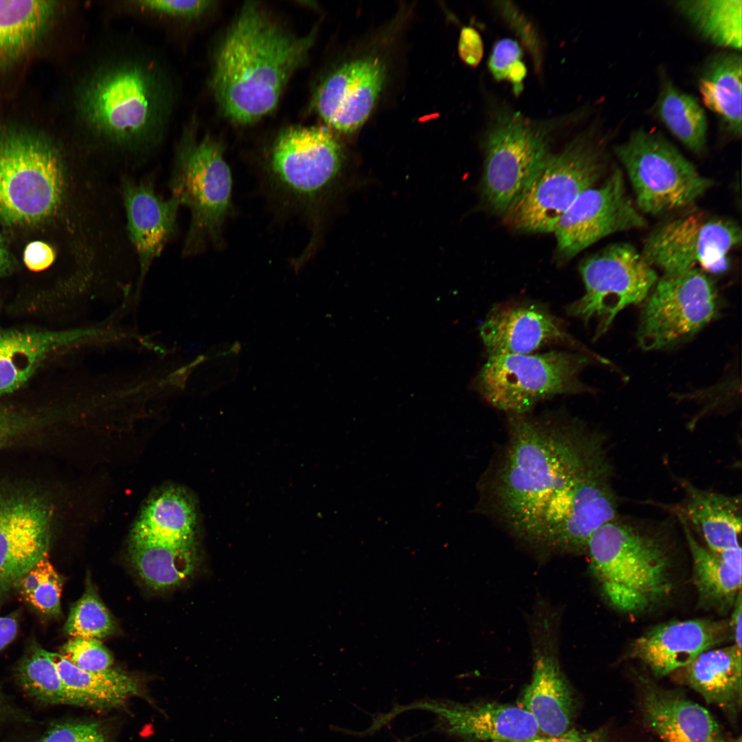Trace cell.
<instances>
[{"mask_svg": "<svg viewBox=\"0 0 742 742\" xmlns=\"http://www.w3.org/2000/svg\"><path fill=\"white\" fill-rule=\"evenodd\" d=\"M730 742H741V736H739V737H737V738H735V739H732V741H731Z\"/></svg>", "mask_w": 742, "mask_h": 742, "instance_id": "50", "label": "cell"}, {"mask_svg": "<svg viewBox=\"0 0 742 742\" xmlns=\"http://www.w3.org/2000/svg\"><path fill=\"white\" fill-rule=\"evenodd\" d=\"M436 715L448 734L469 741L517 742L539 736L538 726L524 708L506 704H464L440 701L405 706Z\"/></svg>", "mask_w": 742, "mask_h": 742, "instance_id": "21", "label": "cell"}, {"mask_svg": "<svg viewBox=\"0 0 742 742\" xmlns=\"http://www.w3.org/2000/svg\"><path fill=\"white\" fill-rule=\"evenodd\" d=\"M589 363L588 355L582 352L490 356L475 386L493 407L510 415L526 414L550 397L592 391L580 379Z\"/></svg>", "mask_w": 742, "mask_h": 742, "instance_id": "9", "label": "cell"}, {"mask_svg": "<svg viewBox=\"0 0 742 742\" xmlns=\"http://www.w3.org/2000/svg\"><path fill=\"white\" fill-rule=\"evenodd\" d=\"M637 208L660 215L691 206L712 186L660 132L639 128L616 146Z\"/></svg>", "mask_w": 742, "mask_h": 742, "instance_id": "11", "label": "cell"}, {"mask_svg": "<svg viewBox=\"0 0 742 742\" xmlns=\"http://www.w3.org/2000/svg\"><path fill=\"white\" fill-rule=\"evenodd\" d=\"M49 418L44 409L0 403V448L17 445L38 434Z\"/></svg>", "mask_w": 742, "mask_h": 742, "instance_id": "38", "label": "cell"}, {"mask_svg": "<svg viewBox=\"0 0 742 742\" xmlns=\"http://www.w3.org/2000/svg\"><path fill=\"white\" fill-rule=\"evenodd\" d=\"M122 197L129 236L144 275L175 232L180 204L173 196L160 198L148 181L126 180Z\"/></svg>", "mask_w": 742, "mask_h": 742, "instance_id": "25", "label": "cell"}, {"mask_svg": "<svg viewBox=\"0 0 742 742\" xmlns=\"http://www.w3.org/2000/svg\"><path fill=\"white\" fill-rule=\"evenodd\" d=\"M490 356L528 355L554 343H578L550 310L539 303H502L493 308L479 328Z\"/></svg>", "mask_w": 742, "mask_h": 742, "instance_id": "19", "label": "cell"}, {"mask_svg": "<svg viewBox=\"0 0 742 742\" xmlns=\"http://www.w3.org/2000/svg\"><path fill=\"white\" fill-rule=\"evenodd\" d=\"M692 556L694 583L705 605L720 610L733 607L741 592V571L730 566L701 545L685 519L678 515Z\"/></svg>", "mask_w": 742, "mask_h": 742, "instance_id": "33", "label": "cell"}, {"mask_svg": "<svg viewBox=\"0 0 742 742\" xmlns=\"http://www.w3.org/2000/svg\"><path fill=\"white\" fill-rule=\"evenodd\" d=\"M38 742H109L100 721L74 720L55 724Z\"/></svg>", "mask_w": 742, "mask_h": 742, "instance_id": "41", "label": "cell"}, {"mask_svg": "<svg viewBox=\"0 0 742 742\" xmlns=\"http://www.w3.org/2000/svg\"><path fill=\"white\" fill-rule=\"evenodd\" d=\"M676 10L704 38L719 47L741 49V0H680Z\"/></svg>", "mask_w": 742, "mask_h": 742, "instance_id": "34", "label": "cell"}, {"mask_svg": "<svg viewBox=\"0 0 742 742\" xmlns=\"http://www.w3.org/2000/svg\"><path fill=\"white\" fill-rule=\"evenodd\" d=\"M646 224L627 193L622 171L616 167L603 183L583 192L561 217L554 230L557 251L569 259L603 238Z\"/></svg>", "mask_w": 742, "mask_h": 742, "instance_id": "17", "label": "cell"}, {"mask_svg": "<svg viewBox=\"0 0 742 742\" xmlns=\"http://www.w3.org/2000/svg\"><path fill=\"white\" fill-rule=\"evenodd\" d=\"M579 271L585 291L567 313L587 323L594 319L596 338L624 308L644 300L657 280L653 267L626 243L611 244L585 259Z\"/></svg>", "mask_w": 742, "mask_h": 742, "instance_id": "14", "label": "cell"}, {"mask_svg": "<svg viewBox=\"0 0 742 742\" xmlns=\"http://www.w3.org/2000/svg\"><path fill=\"white\" fill-rule=\"evenodd\" d=\"M116 629L115 621L96 592L89 575L85 591L73 605L65 625L71 638H105Z\"/></svg>", "mask_w": 742, "mask_h": 742, "instance_id": "36", "label": "cell"}, {"mask_svg": "<svg viewBox=\"0 0 742 742\" xmlns=\"http://www.w3.org/2000/svg\"><path fill=\"white\" fill-rule=\"evenodd\" d=\"M681 669L686 684L708 704L731 713L740 708L741 651L733 644L708 649Z\"/></svg>", "mask_w": 742, "mask_h": 742, "instance_id": "29", "label": "cell"}, {"mask_svg": "<svg viewBox=\"0 0 742 742\" xmlns=\"http://www.w3.org/2000/svg\"><path fill=\"white\" fill-rule=\"evenodd\" d=\"M16 266V261L9 249L5 238L0 233V278L12 273Z\"/></svg>", "mask_w": 742, "mask_h": 742, "instance_id": "49", "label": "cell"}, {"mask_svg": "<svg viewBox=\"0 0 742 742\" xmlns=\"http://www.w3.org/2000/svg\"><path fill=\"white\" fill-rule=\"evenodd\" d=\"M535 647L533 673L524 691L523 708L535 719L539 732L559 737L570 730L575 712L571 687L561 669L550 623L543 620Z\"/></svg>", "mask_w": 742, "mask_h": 742, "instance_id": "22", "label": "cell"}, {"mask_svg": "<svg viewBox=\"0 0 742 742\" xmlns=\"http://www.w3.org/2000/svg\"><path fill=\"white\" fill-rule=\"evenodd\" d=\"M58 6L51 0H0V71L17 64L39 44Z\"/></svg>", "mask_w": 742, "mask_h": 742, "instance_id": "28", "label": "cell"}, {"mask_svg": "<svg viewBox=\"0 0 742 742\" xmlns=\"http://www.w3.org/2000/svg\"><path fill=\"white\" fill-rule=\"evenodd\" d=\"M680 484L684 498L677 515L701 535L708 549L719 554L740 548L741 495L702 489L683 479Z\"/></svg>", "mask_w": 742, "mask_h": 742, "instance_id": "26", "label": "cell"}, {"mask_svg": "<svg viewBox=\"0 0 742 742\" xmlns=\"http://www.w3.org/2000/svg\"><path fill=\"white\" fill-rule=\"evenodd\" d=\"M211 1H137L135 5L155 14L175 19H192L203 15L214 4Z\"/></svg>", "mask_w": 742, "mask_h": 742, "instance_id": "43", "label": "cell"}, {"mask_svg": "<svg viewBox=\"0 0 742 742\" xmlns=\"http://www.w3.org/2000/svg\"><path fill=\"white\" fill-rule=\"evenodd\" d=\"M74 706L104 710L120 708L142 693L137 680L113 668L102 671L79 668L60 653L48 651Z\"/></svg>", "mask_w": 742, "mask_h": 742, "instance_id": "30", "label": "cell"}, {"mask_svg": "<svg viewBox=\"0 0 742 742\" xmlns=\"http://www.w3.org/2000/svg\"><path fill=\"white\" fill-rule=\"evenodd\" d=\"M715 286L697 269L664 274L644 299L638 330L645 350L674 346L686 341L718 313Z\"/></svg>", "mask_w": 742, "mask_h": 742, "instance_id": "13", "label": "cell"}, {"mask_svg": "<svg viewBox=\"0 0 742 742\" xmlns=\"http://www.w3.org/2000/svg\"><path fill=\"white\" fill-rule=\"evenodd\" d=\"M586 552L602 594L620 613L649 610L672 589L670 554L660 530L618 516L592 534Z\"/></svg>", "mask_w": 742, "mask_h": 742, "instance_id": "4", "label": "cell"}, {"mask_svg": "<svg viewBox=\"0 0 742 742\" xmlns=\"http://www.w3.org/2000/svg\"><path fill=\"white\" fill-rule=\"evenodd\" d=\"M495 7L506 22L519 36L522 43L529 50L537 70L541 67V45L538 34L531 23L510 1H495Z\"/></svg>", "mask_w": 742, "mask_h": 742, "instance_id": "42", "label": "cell"}, {"mask_svg": "<svg viewBox=\"0 0 742 742\" xmlns=\"http://www.w3.org/2000/svg\"><path fill=\"white\" fill-rule=\"evenodd\" d=\"M517 742H607L606 732L598 729L592 731L570 730L559 737H540Z\"/></svg>", "mask_w": 742, "mask_h": 742, "instance_id": "46", "label": "cell"}, {"mask_svg": "<svg viewBox=\"0 0 742 742\" xmlns=\"http://www.w3.org/2000/svg\"><path fill=\"white\" fill-rule=\"evenodd\" d=\"M314 38L288 32L255 3L243 5L214 58L212 87L224 114L248 124L273 111Z\"/></svg>", "mask_w": 742, "mask_h": 742, "instance_id": "2", "label": "cell"}, {"mask_svg": "<svg viewBox=\"0 0 742 742\" xmlns=\"http://www.w3.org/2000/svg\"><path fill=\"white\" fill-rule=\"evenodd\" d=\"M726 622L705 619L675 620L653 627L636 638L631 655L657 677L681 669L701 653L728 638Z\"/></svg>", "mask_w": 742, "mask_h": 742, "instance_id": "20", "label": "cell"}, {"mask_svg": "<svg viewBox=\"0 0 742 742\" xmlns=\"http://www.w3.org/2000/svg\"><path fill=\"white\" fill-rule=\"evenodd\" d=\"M593 126L543 161L522 196L506 214L516 229L554 232L563 214L594 186L605 166V148Z\"/></svg>", "mask_w": 742, "mask_h": 742, "instance_id": "8", "label": "cell"}, {"mask_svg": "<svg viewBox=\"0 0 742 742\" xmlns=\"http://www.w3.org/2000/svg\"><path fill=\"white\" fill-rule=\"evenodd\" d=\"M63 585L62 577L47 555L21 578L16 587L36 610L46 616H58L61 614Z\"/></svg>", "mask_w": 742, "mask_h": 742, "instance_id": "37", "label": "cell"}, {"mask_svg": "<svg viewBox=\"0 0 742 742\" xmlns=\"http://www.w3.org/2000/svg\"><path fill=\"white\" fill-rule=\"evenodd\" d=\"M384 78L385 65L378 58L347 63L320 85L314 100L315 109L331 128L354 132L370 114Z\"/></svg>", "mask_w": 742, "mask_h": 742, "instance_id": "18", "label": "cell"}, {"mask_svg": "<svg viewBox=\"0 0 742 742\" xmlns=\"http://www.w3.org/2000/svg\"><path fill=\"white\" fill-rule=\"evenodd\" d=\"M458 50L462 60L470 66H477L484 53L483 42L473 28L464 27L460 34Z\"/></svg>", "mask_w": 742, "mask_h": 742, "instance_id": "44", "label": "cell"}, {"mask_svg": "<svg viewBox=\"0 0 742 742\" xmlns=\"http://www.w3.org/2000/svg\"><path fill=\"white\" fill-rule=\"evenodd\" d=\"M81 335L79 331L5 329L0 324V396L21 387L53 352Z\"/></svg>", "mask_w": 742, "mask_h": 742, "instance_id": "27", "label": "cell"}, {"mask_svg": "<svg viewBox=\"0 0 742 742\" xmlns=\"http://www.w3.org/2000/svg\"><path fill=\"white\" fill-rule=\"evenodd\" d=\"M343 166L340 144L324 127L293 126L276 138L259 175L271 199L282 210L302 218L311 238L300 257L316 243L322 207Z\"/></svg>", "mask_w": 742, "mask_h": 742, "instance_id": "5", "label": "cell"}, {"mask_svg": "<svg viewBox=\"0 0 742 742\" xmlns=\"http://www.w3.org/2000/svg\"><path fill=\"white\" fill-rule=\"evenodd\" d=\"M17 630L18 620L16 615L0 616V651L14 639Z\"/></svg>", "mask_w": 742, "mask_h": 742, "instance_id": "48", "label": "cell"}, {"mask_svg": "<svg viewBox=\"0 0 742 742\" xmlns=\"http://www.w3.org/2000/svg\"><path fill=\"white\" fill-rule=\"evenodd\" d=\"M489 491L516 536L558 494L609 456L606 440L576 420L510 415L509 438Z\"/></svg>", "mask_w": 742, "mask_h": 742, "instance_id": "1", "label": "cell"}, {"mask_svg": "<svg viewBox=\"0 0 742 742\" xmlns=\"http://www.w3.org/2000/svg\"><path fill=\"white\" fill-rule=\"evenodd\" d=\"M742 59L737 52H722L708 57L697 79L703 104L719 119L723 131L740 138L742 132Z\"/></svg>", "mask_w": 742, "mask_h": 742, "instance_id": "31", "label": "cell"}, {"mask_svg": "<svg viewBox=\"0 0 742 742\" xmlns=\"http://www.w3.org/2000/svg\"><path fill=\"white\" fill-rule=\"evenodd\" d=\"M68 190L65 160L55 142L32 128L0 126V223L25 227L53 220Z\"/></svg>", "mask_w": 742, "mask_h": 742, "instance_id": "6", "label": "cell"}, {"mask_svg": "<svg viewBox=\"0 0 742 742\" xmlns=\"http://www.w3.org/2000/svg\"><path fill=\"white\" fill-rule=\"evenodd\" d=\"M21 688L36 699L52 704L72 705L57 668L48 651L34 642L16 668Z\"/></svg>", "mask_w": 742, "mask_h": 742, "instance_id": "35", "label": "cell"}, {"mask_svg": "<svg viewBox=\"0 0 742 742\" xmlns=\"http://www.w3.org/2000/svg\"><path fill=\"white\" fill-rule=\"evenodd\" d=\"M55 257L54 249L42 241L30 243L23 253V261L26 267L34 271H43L49 267Z\"/></svg>", "mask_w": 742, "mask_h": 742, "instance_id": "45", "label": "cell"}, {"mask_svg": "<svg viewBox=\"0 0 742 742\" xmlns=\"http://www.w3.org/2000/svg\"><path fill=\"white\" fill-rule=\"evenodd\" d=\"M614 466L606 458L552 499L519 539L547 551L586 552L592 534L618 516Z\"/></svg>", "mask_w": 742, "mask_h": 742, "instance_id": "12", "label": "cell"}, {"mask_svg": "<svg viewBox=\"0 0 742 742\" xmlns=\"http://www.w3.org/2000/svg\"><path fill=\"white\" fill-rule=\"evenodd\" d=\"M640 687L643 720L663 742H725L719 725L702 706L644 677Z\"/></svg>", "mask_w": 742, "mask_h": 742, "instance_id": "23", "label": "cell"}, {"mask_svg": "<svg viewBox=\"0 0 742 742\" xmlns=\"http://www.w3.org/2000/svg\"><path fill=\"white\" fill-rule=\"evenodd\" d=\"M60 653L87 671L107 670L112 668L114 661L108 649L95 638H71L63 645Z\"/></svg>", "mask_w": 742, "mask_h": 742, "instance_id": "40", "label": "cell"}, {"mask_svg": "<svg viewBox=\"0 0 742 742\" xmlns=\"http://www.w3.org/2000/svg\"><path fill=\"white\" fill-rule=\"evenodd\" d=\"M733 611L732 614V618L730 622V631L732 637L734 640V646L741 651V640H742V603H741V592L739 594L737 599L733 605Z\"/></svg>", "mask_w": 742, "mask_h": 742, "instance_id": "47", "label": "cell"}, {"mask_svg": "<svg viewBox=\"0 0 742 742\" xmlns=\"http://www.w3.org/2000/svg\"><path fill=\"white\" fill-rule=\"evenodd\" d=\"M556 122L506 109L493 114L484 137L482 189L494 212L506 214L526 191L550 155V139Z\"/></svg>", "mask_w": 742, "mask_h": 742, "instance_id": "10", "label": "cell"}, {"mask_svg": "<svg viewBox=\"0 0 742 742\" xmlns=\"http://www.w3.org/2000/svg\"><path fill=\"white\" fill-rule=\"evenodd\" d=\"M54 505L34 488L0 489V603L21 578L48 555Z\"/></svg>", "mask_w": 742, "mask_h": 742, "instance_id": "16", "label": "cell"}, {"mask_svg": "<svg viewBox=\"0 0 742 742\" xmlns=\"http://www.w3.org/2000/svg\"><path fill=\"white\" fill-rule=\"evenodd\" d=\"M196 525V510L189 494L179 487H165L145 504L132 528L129 546L195 554Z\"/></svg>", "mask_w": 742, "mask_h": 742, "instance_id": "24", "label": "cell"}, {"mask_svg": "<svg viewBox=\"0 0 742 742\" xmlns=\"http://www.w3.org/2000/svg\"><path fill=\"white\" fill-rule=\"evenodd\" d=\"M172 103L161 71L146 61L125 58L102 65L82 82L78 117L98 139L134 150L160 138Z\"/></svg>", "mask_w": 742, "mask_h": 742, "instance_id": "3", "label": "cell"}, {"mask_svg": "<svg viewBox=\"0 0 742 742\" xmlns=\"http://www.w3.org/2000/svg\"><path fill=\"white\" fill-rule=\"evenodd\" d=\"M522 56V49L518 43L504 38L494 45L488 62V69L493 78L497 81L509 82L515 95L521 93L527 74Z\"/></svg>", "mask_w": 742, "mask_h": 742, "instance_id": "39", "label": "cell"}, {"mask_svg": "<svg viewBox=\"0 0 742 742\" xmlns=\"http://www.w3.org/2000/svg\"><path fill=\"white\" fill-rule=\"evenodd\" d=\"M655 117L684 146L696 155L704 153L708 120L704 109L693 95L679 89L663 72L653 107Z\"/></svg>", "mask_w": 742, "mask_h": 742, "instance_id": "32", "label": "cell"}, {"mask_svg": "<svg viewBox=\"0 0 742 742\" xmlns=\"http://www.w3.org/2000/svg\"><path fill=\"white\" fill-rule=\"evenodd\" d=\"M232 172L220 143L186 136L177 149L171 177L172 196L188 207L190 222L184 250L193 255L222 247L225 224L232 214Z\"/></svg>", "mask_w": 742, "mask_h": 742, "instance_id": "7", "label": "cell"}, {"mask_svg": "<svg viewBox=\"0 0 742 742\" xmlns=\"http://www.w3.org/2000/svg\"><path fill=\"white\" fill-rule=\"evenodd\" d=\"M741 242V229L735 221L689 212L657 226L641 254L664 274L699 268L719 273L728 269V254Z\"/></svg>", "mask_w": 742, "mask_h": 742, "instance_id": "15", "label": "cell"}]
</instances>
